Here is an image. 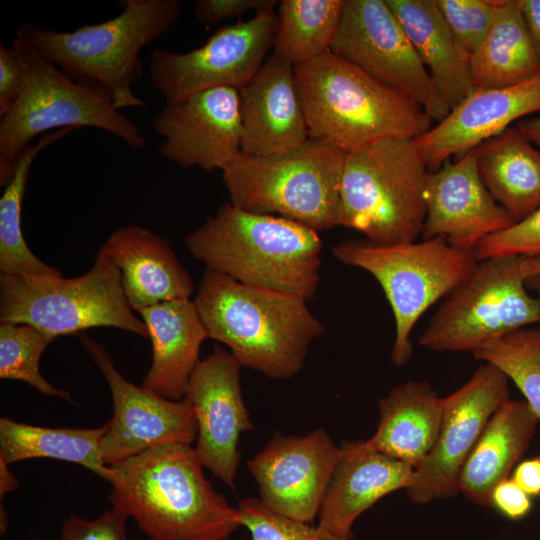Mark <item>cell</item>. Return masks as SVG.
<instances>
[{
    "label": "cell",
    "mask_w": 540,
    "mask_h": 540,
    "mask_svg": "<svg viewBox=\"0 0 540 540\" xmlns=\"http://www.w3.org/2000/svg\"><path fill=\"white\" fill-rule=\"evenodd\" d=\"M121 12L71 32L24 24L17 38L71 78L104 88L117 110L144 107L132 86L143 74L140 52L179 19L178 0H124Z\"/></svg>",
    "instance_id": "5"
},
{
    "label": "cell",
    "mask_w": 540,
    "mask_h": 540,
    "mask_svg": "<svg viewBox=\"0 0 540 540\" xmlns=\"http://www.w3.org/2000/svg\"><path fill=\"white\" fill-rule=\"evenodd\" d=\"M473 252L477 260L540 255V207L507 229L485 237Z\"/></svg>",
    "instance_id": "37"
},
{
    "label": "cell",
    "mask_w": 540,
    "mask_h": 540,
    "mask_svg": "<svg viewBox=\"0 0 540 540\" xmlns=\"http://www.w3.org/2000/svg\"><path fill=\"white\" fill-rule=\"evenodd\" d=\"M461 48L470 55L487 35L502 0H434Z\"/></svg>",
    "instance_id": "36"
},
{
    "label": "cell",
    "mask_w": 540,
    "mask_h": 540,
    "mask_svg": "<svg viewBox=\"0 0 540 540\" xmlns=\"http://www.w3.org/2000/svg\"><path fill=\"white\" fill-rule=\"evenodd\" d=\"M517 1L527 31L540 57V0Z\"/></svg>",
    "instance_id": "43"
},
{
    "label": "cell",
    "mask_w": 540,
    "mask_h": 540,
    "mask_svg": "<svg viewBox=\"0 0 540 540\" xmlns=\"http://www.w3.org/2000/svg\"><path fill=\"white\" fill-rule=\"evenodd\" d=\"M344 159V152L309 138L282 153L241 152L222 177L236 208L286 218L318 232L339 226Z\"/></svg>",
    "instance_id": "7"
},
{
    "label": "cell",
    "mask_w": 540,
    "mask_h": 540,
    "mask_svg": "<svg viewBox=\"0 0 540 540\" xmlns=\"http://www.w3.org/2000/svg\"><path fill=\"white\" fill-rule=\"evenodd\" d=\"M241 526L252 540H355L334 536L318 526L282 516L266 507L259 498L242 500L238 505Z\"/></svg>",
    "instance_id": "35"
},
{
    "label": "cell",
    "mask_w": 540,
    "mask_h": 540,
    "mask_svg": "<svg viewBox=\"0 0 540 540\" xmlns=\"http://www.w3.org/2000/svg\"><path fill=\"white\" fill-rule=\"evenodd\" d=\"M276 27L274 9H265L246 21L221 27L194 50L155 49L149 61L152 86L167 104L219 87L239 90L268 57Z\"/></svg>",
    "instance_id": "12"
},
{
    "label": "cell",
    "mask_w": 540,
    "mask_h": 540,
    "mask_svg": "<svg viewBox=\"0 0 540 540\" xmlns=\"http://www.w3.org/2000/svg\"><path fill=\"white\" fill-rule=\"evenodd\" d=\"M332 252L341 263L369 272L383 289L395 320L391 361L396 367L412 357L410 335L420 317L477 262L473 251L457 249L442 237L396 244L347 239Z\"/></svg>",
    "instance_id": "9"
},
{
    "label": "cell",
    "mask_w": 540,
    "mask_h": 540,
    "mask_svg": "<svg viewBox=\"0 0 540 540\" xmlns=\"http://www.w3.org/2000/svg\"><path fill=\"white\" fill-rule=\"evenodd\" d=\"M241 368L230 352L216 345L195 366L184 396L195 414L193 449L198 460L232 491L240 464V436L254 429L242 397Z\"/></svg>",
    "instance_id": "17"
},
{
    "label": "cell",
    "mask_w": 540,
    "mask_h": 540,
    "mask_svg": "<svg viewBox=\"0 0 540 540\" xmlns=\"http://www.w3.org/2000/svg\"><path fill=\"white\" fill-rule=\"evenodd\" d=\"M474 149L483 183L514 222L540 207V150L516 126Z\"/></svg>",
    "instance_id": "28"
},
{
    "label": "cell",
    "mask_w": 540,
    "mask_h": 540,
    "mask_svg": "<svg viewBox=\"0 0 540 540\" xmlns=\"http://www.w3.org/2000/svg\"><path fill=\"white\" fill-rule=\"evenodd\" d=\"M272 53L297 65L330 51L344 0H281Z\"/></svg>",
    "instance_id": "31"
},
{
    "label": "cell",
    "mask_w": 540,
    "mask_h": 540,
    "mask_svg": "<svg viewBox=\"0 0 540 540\" xmlns=\"http://www.w3.org/2000/svg\"><path fill=\"white\" fill-rule=\"evenodd\" d=\"M472 353L503 371L540 419V328L512 331Z\"/></svg>",
    "instance_id": "33"
},
{
    "label": "cell",
    "mask_w": 540,
    "mask_h": 540,
    "mask_svg": "<svg viewBox=\"0 0 540 540\" xmlns=\"http://www.w3.org/2000/svg\"><path fill=\"white\" fill-rule=\"evenodd\" d=\"M152 343V363L142 386L169 400L185 396L202 342L205 326L190 298L164 301L137 311Z\"/></svg>",
    "instance_id": "24"
},
{
    "label": "cell",
    "mask_w": 540,
    "mask_h": 540,
    "mask_svg": "<svg viewBox=\"0 0 540 540\" xmlns=\"http://www.w3.org/2000/svg\"><path fill=\"white\" fill-rule=\"evenodd\" d=\"M516 127L531 143L540 148V116L524 119L518 122Z\"/></svg>",
    "instance_id": "44"
},
{
    "label": "cell",
    "mask_w": 540,
    "mask_h": 540,
    "mask_svg": "<svg viewBox=\"0 0 540 540\" xmlns=\"http://www.w3.org/2000/svg\"><path fill=\"white\" fill-rule=\"evenodd\" d=\"M55 339L29 324L0 323V378L23 381L44 395L72 402L69 391L56 388L39 371L40 357Z\"/></svg>",
    "instance_id": "34"
},
{
    "label": "cell",
    "mask_w": 540,
    "mask_h": 540,
    "mask_svg": "<svg viewBox=\"0 0 540 540\" xmlns=\"http://www.w3.org/2000/svg\"><path fill=\"white\" fill-rule=\"evenodd\" d=\"M425 202L423 239L442 237L460 250L474 251L485 237L515 223L483 183L475 149L429 171Z\"/></svg>",
    "instance_id": "19"
},
{
    "label": "cell",
    "mask_w": 540,
    "mask_h": 540,
    "mask_svg": "<svg viewBox=\"0 0 540 540\" xmlns=\"http://www.w3.org/2000/svg\"><path fill=\"white\" fill-rule=\"evenodd\" d=\"M339 454L340 447L323 428L305 436L275 431L246 465L266 507L311 523L319 514Z\"/></svg>",
    "instance_id": "16"
},
{
    "label": "cell",
    "mask_w": 540,
    "mask_h": 540,
    "mask_svg": "<svg viewBox=\"0 0 540 540\" xmlns=\"http://www.w3.org/2000/svg\"><path fill=\"white\" fill-rule=\"evenodd\" d=\"M224 540H231V539H230V538H226V539H224Z\"/></svg>",
    "instance_id": "47"
},
{
    "label": "cell",
    "mask_w": 540,
    "mask_h": 540,
    "mask_svg": "<svg viewBox=\"0 0 540 540\" xmlns=\"http://www.w3.org/2000/svg\"><path fill=\"white\" fill-rule=\"evenodd\" d=\"M25 80L22 59L13 45L0 44V116L17 100Z\"/></svg>",
    "instance_id": "40"
},
{
    "label": "cell",
    "mask_w": 540,
    "mask_h": 540,
    "mask_svg": "<svg viewBox=\"0 0 540 540\" xmlns=\"http://www.w3.org/2000/svg\"><path fill=\"white\" fill-rule=\"evenodd\" d=\"M429 170L413 139L390 138L345 154L339 226L376 244L422 233Z\"/></svg>",
    "instance_id": "8"
},
{
    "label": "cell",
    "mask_w": 540,
    "mask_h": 540,
    "mask_svg": "<svg viewBox=\"0 0 540 540\" xmlns=\"http://www.w3.org/2000/svg\"><path fill=\"white\" fill-rule=\"evenodd\" d=\"M193 301L208 338L225 344L242 367L274 380L299 373L325 331L305 299L213 270L204 271Z\"/></svg>",
    "instance_id": "2"
},
{
    "label": "cell",
    "mask_w": 540,
    "mask_h": 540,
    "mask_svg": "<svg viewBox=\"0 0 540 540\" xmlns=\"http://www.w3.org/2000/svg\"><path fill=\"white\" fill-rule=\"evenodd\" d=\"M80 343L102 372L112 395L113 416L100 441L103 462L111 465L161 443L190 445L197 424L190 402L166 399L125 379L99 342L81 334Z\"/></svg>",
    "instance_id": "15"
},
{
    "label": "cell",
    "mask_w": 540,
    "mask_h": 540,
    "mask_svg": "<svg viewBox=\"0 0 540 540\" xmlns=\"http://www.w3.org/2000/svg\"><path fill=\"white\" fill-rule=\"evenodd\" d=\"M452 109L473 90L470 55L456 41L434 0H385Z\"/></svg>",
    "instance_id": "27"
},
{
    "label": "cell",
    "mask_w": 540,
    "mask_h": 540,
    "mask_svg": "<svg viewBox=\"0 0 540 540\" xmlns=\"http://www.w3.org/2000/svg\"><path fill=\"white\" fill-rule=\"evenodd\" d=\"M540 112V72L519 83L474 89L448 115L414 139L429 171Z\"/></svg>",
    "instance_id": "20"
},
{
    "label": "cell",
    "mask_w": 540,
    "mask_h": 540,
    "mask_svg": "<svg viewBox=\"0 0 540 540\" xmlns=\"http://www.w3.org/2000/svg\"><path fill=\"white\" fill-rule=\"evenodd\" d=\"M208 270L240 283L310 301L320 281L317 231L286 218L250 213L223 203L185 239Z\"/></svg>",
    "instance_id": "3"
},
{
    "label": "cell",
    "mask_w": 540,
    "mask_h": 540,
    "mask_svg": "<svg viewBox=\"0 0 540 540\" xmlns=\"http://www.w3.org/2000/svg\"><path fill=\"white\" fill-rule=\"evenodd\" d=\"M293 68L309 138L345 154L384 139L414 140L433 126L413 99L331 51Z\"/></svg>",
    "instance_id": "4"
},
{
    "label": "cell",
    "mask_w": 540,
    "mask_h": 540,
    "mask_svg": "<svg viewBox=\"0 0 540 540\" xmlns=\"http://www.w3.org/2000/svg\"><path fill=\"white\" fill-rule=\"evenodd\" d=\"M474 89L504 87L540 72V57L518 1L502 0L482 43L470 57Z\"/></svg>",
    "instance_id": "29"
},
{
    "label": "cell",
    "mask_w": 540,
    "mask_h": 540,
    "mask_svg": "<svg viewBox=\"0 0 540 540\" xmlns=\"http://www.w3.org/2000/svg\"><path fill=\"white\" fill-rule=\"evenodd\" d=\"M9 465L0 459V497L19 487L15 476L10 472Z\"/></svg>",
    "instance_id": "45"
},
{
    "label": "cell",
    "mask_w": 540,
    "mask_h": 540,
    "mask_svg": "<svg viewBox=\"0 0 540 540\" xmlns=\"http://www.w3.org/2000/svg\"><path fill=\"white\" fill-rule=\"evenodd\" d=\"M526 287L535 291L540 300V255L530 257V271L525 279Z\"/></svg>",
    "instance_id": "46"
},
{
    "label": "cell",
    "mask_w": 540,
    "mask_h": 540,
    "mask_svg": "<svg viewBox=\"0 0 540 540\" xmlns=\"http://www.w3.org/2000/svg\"><path fill=\"white\" fill-rule=\"evenodd\" d=\"M511 478L530 497L540 495V454L521 461L513 470Z\"/></svg>",
    "instance_id": "42"
},
{
    "label": "cell",
    "mask_w": 540,
    "mask_h": 540,
    "mask_svg": "<svg viewBox=\"0 0 540 540\" xmlns=\"http://www.w3.org/2000/svg\"><path fill=\"white\" fill-rule=\"evenodd\" d=\"M160 153L189 168L224 171L241 153L238 90L219 87L167 104L152 123Z\"/></svg>",
    "instance_id": "18"
},
{
    "label": "cell",
    "mask_w": 540,
    "mask_h": 540,
    "mask_svg": "<svg viewBox=\"0 0 540 540\" xmlns=\"http://www.w3.org/2000/svg\"><path fill=\"white\" fill-rule=\"evenodd\" d=\"M25 80L14 104L0 116V185L13 177L18 161L40 134L68 127L107 131L135 149L144 147L142 130L117 110L99 85L77 81L16 38Z\"/></svg>",
    "instance_id": "6"
},
{
    "label": "cell",
    "mask_w": 540,
    "mask_h": 540,
    "mask_svg": "<svg viewBox=\"0 0 540 540\" xmlns=\"http://www.w3.org/2000/svg\"><path fill=\"white\" fill-rule=\"evenodd\" d=\"M106 424L94 429L48 428L0 419V459L8 465L31 458L79 464L106 480L100 441Z\"/></svg>",
    "instance_id": "30"
},
{
    "label": "cell",
    "mask_w": 540,
    "mask_h": 540,
    "mask_svg": "<svg viewBox=\"0 0 540 540\" xmlns=\"http://www.w3.org/2000/svg\"><path fill=\"white\" fill-rule=\"evenodd\" d=\"M413 476L412 466L372 449L365 440L342 442L317 526L334 536H353L357 518L386 495L406 490Z\"/></svg>",
    "instance_id": "22"
},
{
    "label": "cell",
    "mask_w": 540,
    "mask_h": 540,
    "mask_svg": "<svg viewBox=\"0 0 540 540\" xmlns=\"http://www.w3.org/2000/svg\"><path fill=\"white\" fill-rule=\"evenodd\" d=\"M127 519V515L115 508L94 520L70 514L62 522L61 540H128Z\"/></svg>",
    "instance_id": "38"
},
{
    "label": "cell",
    "mask_w": 540,
    "mask_h": 540,
    "mask_svg": "<svg viewBox=\"0 0 540 540\" xmlns=\"http://www.w3.org/2000/svg\"><path fill=\"white\" fill-rule=\"evenodd\" d=\"M530 257L477 260L444 299L420 334V346L437 352L479 349L507 333L540 323V300L527 292Z\"/></svg>",
    "instance_id": "11"
},
{
    "label": "cell",
    "mask_w": 540,
    "mask_h": 540,
    "mask_svg": "<svg viewBox=\"0 0 540 540\" xmlns=\"http://www.w3.org/2000/svg\"><path fill=\"white\" fill-rule=\"evenodd\" d=\"M0 322L29 324L55 338L92 327L149 338L125 297L118 267L101 249L79 277L1 274Z\"/></svg>",
    "instance_id": "10"
},
{
    "label": "cell",
    "mask_w": 540,
    "mask_h": 540,
    "mask_svg": "<svg viewBox=\"0 0 540 540\" xmlns=\"http://www.w3.org/2000/svg\"><path fill=\"white\" fill-rule=\"evenodd\" d=\"M118 267L125 297L133 310L189 298L194 284L168 241L139 226L113 231L100 248Z\"/></svg>",
    "instance_id": "23"
},
{
    "label": "cell",
    "mask_w": 540,
    "mask_h": 540,
    "mask_svg": "<svg viewBox=\"0 0 540 540\" xmlns=\"http://www.w3.org/2000/svg\"><path fill=\"white\" fill-rule=\"evenodd\" d=\"M376 432L365 440L372 449L414 469L433 448L442 420L443 398L426 381H407L379 399Z\"/></svg>",
    "instance_id": "26"
},
{
    "label": "cell",
    "mask_w": 540,
    "mask_h": 540,
    "mask_svg": "<svg viewBox=\"0 0 540 540\" xmlns=\"http://www.w3.org/2000/svg\"><path fill=\"white\" fill-rule=\"evenodd\" d=\"M194 449L161 443L108 465V500L149 540H224L242 527L229 505L205 477Z\"/></svg>",
    "instance_id": "1"
},
{
    "label": "cell",
    "mask_w": 540,
    "mask_h": 540,
    "mask_svg": "<svg viewBox=\"0 0 540 540\" xmlns=\"http://www.w3.org/2000/svg\"><path fill=\"white\" fill-rule=\"evenodd\" d=\"M276 0H198L194 5V16L205 25L240 17L248 11L274 9Z\"/></svg>",
    "instance_id": "39"
},
{
    "label": "cell",
    "mask_w": 540,
    "mask_h": 540,
    "mask_svg": "<svg viewBox=\"0 0 540 540\" xmlns=\"http://www.w3.org/2000/svg\"><path fill=\"white\" fill-rule=\"evenodd\" d=\"M508 376L484 362L459 389L443 398L436 442L414 469L406 489L415 504L449 498L459 493V477L493 413L509 398Z\"/></svg>",
    "instance_id": "14"
},
{
    "label": "cell",
    "mask_w": 540,
    "mask_h": 540,
    "mask_svg": "<svg viewBox=\"0 0 540 540\" xmlns=\"http://www.w3.org/2000/svg\"><path fill=\"white\" fill-rule=\"evenodd\" d=\"M78 130L58 129L44 134L21 155L15 173L0 198V272L6 275L60 276L61 272L40 260L28 247L21 227L22 201L31 165L47 146Z\"/></svg>",
    "instance_id": "32"
},
{
    "label": "cell",
    "mask_w": 540,
    "mask_h": 540,
    "mask_svg": "<svg viewBox=\"0 0 540 540\" xmlns=\"http://www.w3.org/2000/svg\"><path fill=\"white\" fill-rule=\"evenodd\" d=\"M330 51L413 99L433 121L451 110L385 0H344Z\"/></svg>",
    "instance_id": "13"
},
{
    "label": "cell",
    "mask_w": 540,
    "mask_h": 540,
    "mask_svg": "<svg viewBox=\"0 0 540 540\" xmlns=\"http://www.w3.org/2000/svg\"><path fill=\"white\" fill-rule=\"evenodd\" d=\"M531 505V497L511 477L499 482L491 494V507L511 520L524 518Z\"/></svg>",
    "instance_id": "41"
},
{
    "label": "cell",
    "mask_w": 540,
    "mask_h": 540,
    "mask_svg": "<svg viewBox=\"0 0 540 540\" xmlns=\"http://www.w3.org/2000/svg\"><path fill=\"white\" fill-rule=\"evenodd\" d=\"M540 419L525 400L508 399L491 416L459 477V492L491 507L494 487L521 462Z\"/></svg>",
    "instance_id": "25"
},
{
    "label": "cell",
    "mask_w": 540,
    "mask_h": 540,
    "mask_svg": "<svg viewBox=\"0 0 540 540\" xmlns=\"http://www.w3.org/2000/svg\"><path fill=\"white\" fill-rule=\"evenodd\" d=\"M238 94L242 153H282L309 139L293 65L270 54Z\"/></svg>",
    "instance_id": "21"
}]
</instances>
